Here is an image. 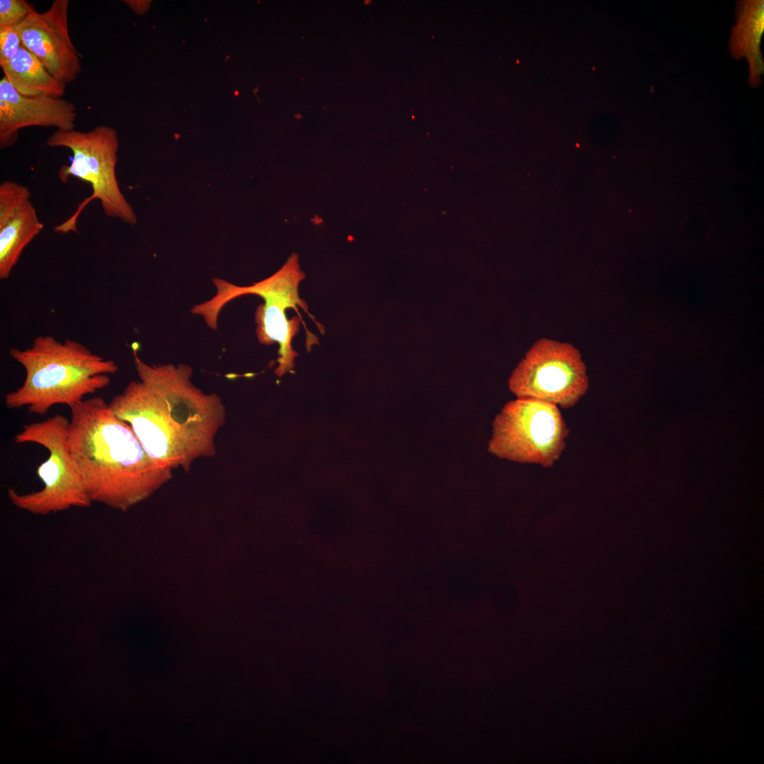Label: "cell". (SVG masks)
I'll list each match as a JSON object with an SVG mask.
<instances>
[{
	"label": "cell",
	"instance_id": "obj_1",
	"mask_svg": "<svg viewBox=\"0 0 764 764\" xmlns=\"http://www.w3.org/2000/svg\"><path fill=\"white\" fill-rule=\"evenodd\" d=\"M139 380L131 381L109 405L158 463L189 470L197 459L216 453L215 439L226 422L220 397L192 382L191 366L149 365L134 352Z\"/></svg>",
	"mask_w": 764,
	"mask_h": 764
},
{
	"label": "cell",
	"instance_id": "obj_2",
	"mask_svg": "<svg viewBox=\"0 0 764 764\" xmlns=\"http://www.w3.org/2000/svg\"><path fill=\"white\" fill-rule=\"evenodd\" d=\"M69 408V451L92 502L125 511L171 479L173 470L146 452L103 398Z\"/></svg>",
	"mask_w": 764,
	"mask_h": 764
},
{
	"label": "cell",
	"instance_id": "obj_3",
	"mask_svg": "<svg viewBox=\"0 0 764 764\" xmlns=\"http://www.w3.org/2000/svg\"><path fill=\"white\" fill-rule=\"evenodd\" d=\"M10 356L25 369L23 384L5 396L9 409L26 407L28 411L45 415L58 404L69 407L107 387L108 374L118 371L117 364L93 353L71 339L64 342L50 335L35 337L30 347L13 348Z\"/></svg>",
	"mask_w": 764,
	"mask_h": 764
},
{
	"label": "cell",
	"instance_id": "obj_4",
	"mask_svg": "<svg viewBox=\"0 0 764 764\" xmlns=\"http://www.w3.org/2000/svg\"><path fill=\"white\" fill-rule=\"evenodd\" d=\"M304 277L298 255L293 253L277 272L251 286H239L214 278L216 294L211 299L193 306L191 313L202 316L210 328L216 330L219 313L228 302L245 294L261 296L264 303L258 306L255 314L256 335L262 345H270L275 342L279 345L277 359L279 366L275 373L281 376L294 368V359L298 355L291 347L292 339L299 332L300 320L302 321L297 307L305 311L315 321L298 292L299 284Z\"/></svg>",
	"mask_w": 764,
	"mask_h": 764
},
{
	"label": "cell",
	"instance_id": "obj_5",
	"mask_svg": "<svg viewBox=\"0 0 764 764\" xmlns=\"http://www.w3.org/2000/svg\"><path fill=\"white\" fill-rule=\"evenodd\" d=\"M50 147H64L72 152L69 165H62L58 176L63 183L74 177L89 183L92 194L79 206L64 222L56 226L57 233L76 231L78 217L93 199H99L103 211L109 217L119 219L130 225L137 222L136 214L122 194L116 176L119 141L116 130L99 125L88 132L57 129L46 141Z\"/></svg>",
	"mask_w": 764,
	"mask_h": 764
},
{
	"label": "cell",
	"instance_id": "obj_6",
	"mask_svg": "<svg viewBox=\"0 0 764 764\" xmlns=\"http://www.w3.org/2000/svg\"><path fill=\"white\" fill-rule=\"evenodd\" d=\"M69 425V419L56 414L44 421L24 424L14 436L16 443L37 444L49 453L37 468L44 484L42 490L19 494L8 488V497L17 508L36 515H47L71 507L91 506L92 501L70 454Z\"/></svg>",
	"mask_w": 764,
	"mask_h": 764
},
{
	"label": "cell",
	"instance_id": "obj_7",
	"mask_svg": "<svg viewBox=\"0 0 764 764\" xmlns=\"http://www.w3.org/2000/svg\"><path fill=\"white\" fill-rule=\"evenodd\" d=\"M569 432L557 405L517 398L495 416L488 451L499 458L550 468L560 458Z\"/></svg>",
	"mask_w": 764,
	"mask_h": 764
},
{
	"label": "cell",
	"instance_id": "obj_8",
	"mask_svg": "<svg viewBox=\"0 0 764 764\" xmlns=\"http://www.w3.org/2000/svg\"><path fill=\"white\" fill-rule=\"evenodd\" d=\"M589 386L586 367L572 345L548 338L538 340L513 371L509 388L517 398H533L574 406Z\"/></svg>",
	"mask_w": 764,
	"mask_h": 764
},
{
	"label": "cell",
	"instance_id": "obj_9",
	"mask_svg": "<svg viewBox=\"0 0 764 764\" xmlns=\"http://www.w3.org/2000/svg\"><path fill=\"white\" fill-rule=\"evenodd\" d=\"M69 5L68 0H54L45 12L33 8L16 27L23 45L65 84L75 81L82 71L81 56L69 33Z\"/></svg>",
	"mask_w": 764,
	"mask_h": 764
},
{
	"label": "cell",
	"instance_id": "obj_10",
	"mask_svg": "<svg viewBox=\"0 0 764 764\" xmlns=\"http://www.w3.org/2000/svg\"><path fill=\"white\" fill-rule=\"evenodd\" d=\"M77 108L62 98L25 96L4 76L0 80V147L13 146L18 131L28 127L74 129Z\"/></svg>",
	"mask_w": 764,
	"mask_h": 764
},
{
	"label": "cell",
	"instance_id": "obj_11",
	"mask_svg": "<svg viewBox=\"0 0 764 764\" xmlns=\"http://www.w3.org/2000/svg\"><path fill=\"white\" fill-rule=\"evenodd\" d=\"M29 188L5 180L0 184V279H6L23 250L40 233V221Z\"/></svg>",
	"mask_w": 764,
	"mask_h": 764
},
{
	"label": "cell",
	"instance_id": "obj_12",
	"mask_svg": "<svg viewBox=\"0 0 764 764\" xmlns=\"http://www.w3.org/2000/svg\"><path fill=\"white\" fill-rule=\"evenodd\" d=\"M736 24L732 28L730 50L736 58L745 57L749 64L750 82L760 84L763 73L760 42L764 32L763 1H745L737 8Z\"/></svg>",
	"mask_w": 764,
	"mask_h": 764
},
{
	"label": "cell",
	"instance_id": "obj_13",
	"mask_svg": "<svg viewBox=\"0 0 764 764\" xmlns=\"http://www.w3.org/2000/svg\"><path fill=\"white\" fill-rule=\"evenodd\" d=\"M11 84L25 96L62 98L65 83L52 75L42 62L23 44L15 56L1 66Z\"/></svg>",
	"mask_w": 764,
	"mask_h": 764
},
{
	"label": "cell",
	"instance_id": "obj_14",
	"mask_svg": "<svg viewBox=\"0 0 764 764\" xmlns=\"http://www.w3.org/2000/svg\"><path fill=\"white\" fill-rule=\"evenodd\" d=\"M33 8L23 0H0V26H18Z\"/></svg>",
	"mask_w": 764,
	"mask_h": 764
},
{
	"label": "cell",
	"instance_id": "obj_15",
	"mask_svg": "<svg viewBox=\"0 0 764 764\" xmlns=\"http://www.w3.org/2000/svg\"><path fill=\"white\" fill-rule=\"evenodd\" d=\"M23 45L16 27L0 26V66L6 64Z\"/></svg>",
	"mask_w": 764,
	"mask_h": 764
},
{
	"label": "cell",
	"instance_id": "obj_16",
	"mask_svg": "<svg viewBox=\"0 0 764 764\" xmlns=\"http://www.w3.org/2000/svg\"><path fill=\"white\" fill-rule=\"evenodd\" d=\"M125 2H126L134 10L137 11H141V10H144V8H146V6L148 5L149 1H125Z\"/></svg>",
	"mask_w": 764,
	"mask_h": 764
}]
</instances>
